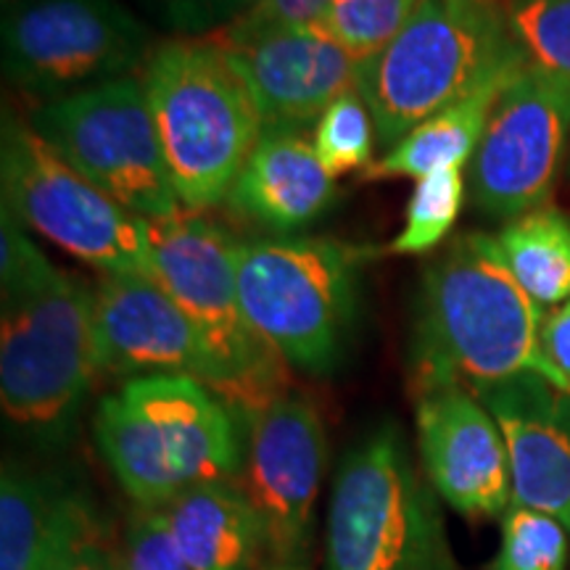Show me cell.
<instances>
[{"label": "cell", "mask_w": 570, "mask_h": 570, "mask_svg": "<svg viewBox=\"0 0 570 570\" xmlns=\"http://www.w3.org/2000/svg\"><path fill=\"white\" fill-rule=\"evenodd\" d=\"M119 566L122 570H194L177 547L167 515L148 508H135L127 518Z\"/></svg>", "instance_id": "83f0119b"}, {"label": "cell", "mask_w": 570, "mask_h": 570, "mask_svg": "<svg viewBox=\"0 0 570 570\" xmlns=\"http://www.w3.org/2000/svg\"><path fill=\"white\" fill-rule=\"evenodd\" d=\"M570 135V77L525 63L504 85L479 151L470 196L491 217L541 209L558 180Z\"/></svg>", "instance_id": "4fadbf2b"}, {"label": "cell", "mask_w": 570, "mask_h": 570, "mask_svg": "<svg viewBox=\"0 0 570 570\" xmlns=\"http://www.w3.org/2000/svg\"><path fill=\"white\" fill-rule=\"evenodd\" d=\"M475 396L508 444L512 504L547 512L570 531V396L533 373Z\"/></svg>", "instance_id": "e0dca14e"}, {"label": "cell", "mask_w": 570, "mask_h": 570, "mask_svg": "<svg viewBox=\"0 0 570 570\" xmlns=\"http://www.w3.org/2000/svg\"><path fill=\"white\" fill-rule=\"evenodd\" d=\"M544 306L515 281L497 235L465 233L423 273L412 325L415 394L462 386L470 394L533 373L560 389L541 352Z\"/></svg>", "instance_id": "6da1fadb"}, {"label": "cell", "mask_w": 570, "mask_h": 570, "mask_svg": "<svg viewBox=\"0 0 570 570\" xmlns=\"http://www.w3.org/2000/svg\"><path fill=\"white\" fill-rule=\"evenodd\" d=\"M515 281L541 306L570 302V219L541 206L497 235Z\"/></svg>", "instance_id": "7402d4cb"}, {"label": "cell", "mask_w": 570, "mask_h": 570, "mask_svg": "<svg viewBox=\"0 0 570 570\" xmlns=\"http://www.w3.org/2000/svg\"><path fill=\"white\" fill-rule=\"evenodd\" d=\"M244 462L235 483L259 520L256 570H312L315 508L325 473V428L306 396L283 394L240 417Z\"/></svg>", "instance_id": "8fae6325"}, {"label": "cell", "mask_w": 570, "mask_h": 570, "mask_svg": "<svg viewBox=\"0 0 570 570\" xmlns=\"http://www.w3.org/2000/svg\"><path fill=\"white\" fill-rule=\"evenodd\" d=\"M331 3L333 0H256L254 9L238 21L248 27H312Z\"/></svg>", "instance_id": "4dcf8cb0"}, {"label": "cell", "mask_w": 570, "mask_h": 570, "mask_svg": "<svg viewBox=\"0 0 570 570\" xmlns=\"http://www.w3.org/2000/svg\"><path fill=\"white\" fill-rule=\"evenodd\" d=\"M3 206L104 275L154 277L151 227L77 173L32 125L3 119Z\"/></svg>", "instance_id": "9c48e42d"}, {"label": "cell", "mask_w": 570, "mask_h": 570, "mask_svg": "<svg viewBox=\"0 0 570 570\" xmlns=\"http://www.w3.org/2000/svg\"><path fill=\"white\" fill-rule=\"evenodd\" d=\"M568 529L547 512L512 508L502 520V547L491 570H566Z\"/></svg>", "instance_id": "484cf974"}, {"label": "cell", "mask_w": 570, "mask_h": 570, "mask_svg": "<svg viewBox=\"0 0 570 570\" xmlns=\"http://www.w3.org/2000/svg\"><path fill=\"white\" fill-rule=\"evenodd\" d=\"M420 3L423 0H333L312 27L367 63L404 30Z\"/></svg>", "instance_id": "603a6c76"}, {"label": "cell", "mask_w": 570, "mask_h": 570, "mask_svg": "<svg viewBox=\"0 0 570 570\" xmlns=\"http://www.w3.org/2000/svg\"><path fill=\"white\" fill-rule=\"evenodd\" d=\"M98 373L111 377L183 375L223 399L209 348L154 277L104 275L96 288Z\"/></svg>", "instance_id": "9a60e30c"}, {"label": "cell", "mask_w": 570, "mask_h": 570, "mask_svg": "<svg viewBox=\"0 0 570 570\" xmlns=\"http://www.w3.org/2000/svg\"><path fill=\"white\" fill-rule=\"evenodd\" d=\"M140 75L183 209L223 204L265 132L244 77L214 38L161 42Z\"/></svg>", "instance_id": "3957f363"}, {"label": "cell", "mask_w": 570, "mask_h": 570, "mask_svg": "<svg viewBox=\"0 0 570 570\" xmlns=\"http://www.w3.org/2000/svg\"><path fill=\"white\" fill-rule=\"evenodd\" d=\"M244 77L265 130L304 132L348 90L365 63L315 27H248L212 35Z\"/></svg>", "instance_id": "5bb4252c"}, {"label": "cell", "mask_w": 570, "mask_h": 570, "mask_svg": "<svg viewBox=\"0 0 570 570\" xmlns=\"http://www.w3.org/2000/svg\"><path fill=\"white\" fill-rule=\"evenodd\" d=\"M529 63L494 3L423 0L404 30L362 67L360 92L377 146L394 148L481 85Z\"/></svg>", "instance_id": "277c9868"}, {"label": "cell", "mask_w": 570, "mask_h": 570, "mask_svg": "<svg viewBox=\"0 0 570 570\" xmlns=\"http://www.w3.org/2000/svg\"><path fill=\"white\" fill-rule=\"evenodd\" d=\"M96 523V510L69 483L21 465L3 468L0 570H48Z\"/></svg>", "instance_id": "d6986e66"}, {"label": "cell", "mask_w": 570, "mask_h": 570, "mask_svg": "<svg viewBox=\"0 0 570 570\" xmlns=\"http://www.w3.org/2000/svg\"><path fill=\"white\" fill-rule=\"evenodd\" d=\"M462 198H465V180L460 169H444L417 180L404 212L402 233L386 246V254L415 256L441 246V240L458 223Z\"/></svg>", "instance_id": "cb8c5ba5"}, {"label": "cell", "mask_w": 570, "mask_h": 570, "mask_svg": "<svg viewBox=\"0 0 570 570\" xmlns=\"http://www.w3.org/2000/svg\"><path fill=\"white\" fill-rule=\"evenodd\" d=\"M508 27L529 63L570 77V0H515Z\"/></svg>", "instance_id": "4316f807"}, {"label": "cell", "mask_w": 570, "mask_h": 570, "mask_svg": "<svg viewBox=\"0 0 570 570\" xmlns=\"http://www.w3.org/2000/svg\"><path fill=\"white\" fill-rule=\"evenodd\" d=\"M13 214L3 206V235H0V285L3 298L24 294L56 273V267L46 259V254L32 240Z\"/></svg>", "instance_id": "f1b7e54d"}, {"label": "cell", "mask_w": 570, "mask_h": 570, "mask_svg": "<svg viewBox=\"0 0 570 570\" xmlns=\"http://www.w3.org/2000/svg\"><path fill=\"white\" fill-rule=\"evenodd\" d=\"M367 254L312 235L240 244L235 267L248 323L288 365L333 373L344 360Z\"/></svg>", "instance_id": "5b68a950"}, {"label": "cell", "mask_w": 570, "mask_h": 570, "mask_svg": "<svg viewBox=\"0 0 570 570\" xmlns=\"http://www.w3.org/2000/svg\"><path fill=\"white\" fill-rule=\"evenodd\" d=\"M373 114L360 90H348L315 125V151L333 177L365 169L373 164Z\"/></svg>", "instance_id": "d4e9b609"}, {"label": "cell", "mask_w": 570, "mask_h": 570, "mask_svg": "<svg viewBox=\"0 0 570 570\" xmlns=\"http://www.w3.org/2000/svg\"><path fill=\"white\" fill-rule=\"evenodd\" d=\"M146 48V30L117 0H27L3 21L6 77L42 104L130 77Z\"/></svg>", "instance_id": "7c38bea8"}, {"label": "cell", "mask_w": 570, "mask_h": 570, "mask_svg": "<svg viewBox=\"0 0 570 570\" xmlns=\"http://www.w3.org/2000/svg\"><path fill=\"white\" fill-rule=\"evenodd\" d=\"M520 69L494 77V80L481 85L475 92H470L468 98L439 111L428 122L417 125L386 156L370 164L365 173H362V183L391 180V177H417V180H423V177L433 173L462 169V164L473 161L504 85Z\"/></svg>", "instance_id": "44dd1931"}, {"label": "cell", "mask_w": 570, "mask_h": 570, "mask_svg": "<svg viewBox=\"0 0 570 570\" xmlns=\"http://www.w3.org/2000/svg\"><path fill=\"white\" fill-rule=\"evenodd\" d=\"M48 570H122L119 547H111L104 537V525L96 523Z\"/></svg>", "instance_id": "1f68e13d"}, {"label": "cell", "mask_w": 570, "mask_h": 570, "mask_svg": "<svg viewBox=\"0 0 570 570\" xmlns=\"http://www.w3.org/2000/svg\"><path fill=\"white\" fill-rule=\"evenodd\" d=\"M98 375L96 291L61 269L3 298L0 402L11 423L51 433Z\"/></svg>", "instance_id": "ba28073f"}, {"label": "cell", "mask_w": 570, "mask_h": 570, "mask_svg": "<svg viewBox=\"0 0 570 570\" xmlns=\"http://www.w3.org/2000/svg\"><path fill=\"white\" fill-rule=\"evenodd\" d=\"M256 0H159L164 19L185 35H217L246 17Z\"/></svg>", "instance_id": "f546056e"}, {"label": "cell", "mask_w": 570, "mask_h": 570, "mask_svg": "<svg viewBox=\"0 0 570 570\" xmlns=\"http://www.w3.org/2000/svg\"><path fill=\"white\" fill-rule=\"evenodd\" d=\"M541 352L560 381V391L570 396V302L544 312L541 323Z\"/></svg>", "instance_id": "d6a6232c"}, {"label": "cell", "mask_w": 570, "mask_h": 570, "mask_svg": "<svg viewBox=\"0 0 570 570\" xmlns=\"http://www.w3.org/2000/svg\"><path fill=\"white\" fill-rule=\"evenodd\" d=\"M336 198V177L320 161L315 142L294 130H265L225 204L235 217L288 238L317 223Z\"/></svg>", "instance_id": "ac0fdd59"}, {"label": "cell", "mask_w": 570, "mask_h": 570, "mask_svg": "<svg viewBox=\"0 0 570 570\" xmlns=\"http://www.w3.org/2000/svg\"><path fill=\"white\" fill-rule=\"evenodd\" d=\"M473 3H494V0H473Z\"/></svg>", "instance_id": "836d02e7"}, {"label": "cell", "mask_w": 570, "mask_h": 570, "mask_svg": "<svg viewBox=\"0 0 570 570\" xmlns=\"http://www.w3.org/2000/svg\"><path fill=\"white\" fill-rule=\"evenodd\" d=\"M151 227L154 281L173 296L223 373V402L246 417L285 394L281 354L248 323L238 294V240L196 212Z\"/></svg>", "instance_id": "8992f818"}, {"label": "cell", "mask_w": 570, "mask_h": 570, "mask_svg": "<svg viewBox=\"0 0 570 570\" xmlns=\"http://www.w3.org/2000/svg\"><path fill=\"white\" fill-rule=\"evenodd\" d=\"M417 396V449L428 483L465 518H499L512 508L510 454L497 420L462 386Z\"/></svg>", "instance_id": "2e32d148"}, {"label": "cell", "mask_w": 570, "mask_h": 570, "mask_svg": "<svg viewBox=\"0 0 570 570\" xmlns=\"http://www.w3.org/2000/svg\"><path fill=\"white\" fill-rule=\"evenodd\" d=\"M568 173H570V164H568Z\"/></svg>", "instance_id": "e575fe53"}, {"label": "cell", "mask_w": 570, "mask_h": 570, "mask_svg": "<svg viewBox=\"0 0 570 570\" xmlns=\"http://www.w3.org/2000/svg\"><path fill=\"white\" fill-rule=\"evenodd\" d=\"M30 125L77 173L135 217L164 223L185 212L146 90L135 77L42 104Z\"/></svg>", "instance_id": "30bf717a"}, {"label": "cell", "mask_w": 570, "mask_h": 570, "mask_svg": "<svg viewBox=\"0 0 570 570\" xmlns=\"http://www.w3.org/2000/svg\"><path fill=\"white\" fill-rule=\"evenodd\" d=\"M96 444L135 508L161 510L183 491L235 481L240 420L204 383L183 375L127 381L96 412Z\"/></svg>", "instance_id": "7a4b0ae2"}, {"label": "cell", "mask_w": 570, "mask_h": 570, "mask_svg": "<svg viewBox=\"0 0 570 570\" xmlns=\"http://www.w3.org/2000/svg\"><path fill=\"white\" fill-rule=\"evenodd\" d=\"M161 512L194 570L259 568V520L235 481L198 483L175 497Z\"/></svg>", "instance_id": "ffe728a7"}, {"label": "cell", "mask_w": 570, "mask_h": 570, "mask_svg": "<svg viewBox=\"0 0 570 570\" xmlns=\"http://www.w3.org/2000/svg\"><path fill=\"white\" fill-rule=\"evenodd\" d=\"M325 570H454L431 489L394 423L341 462L325 531Z\"/></svg>", "instance_id": "52a82bcc"}]
</instances>
